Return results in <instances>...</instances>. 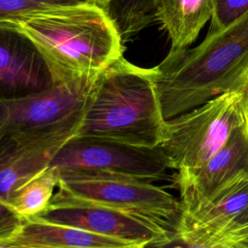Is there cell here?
<instances>
[{
    "instance_id": "6da1fadb",
    "label": "cell",
    "mask_w": 248,
    "mask_h": 248,
    "mask_svg": "<svg viewBox=\"0 0 248 248\" xmlns=\"http://www.w3.org/2000/svg\"><path fill=\"white\" fill-rule=\"evenodd\" d=\"M36 46L53 83L98 74L123 57L124 41L108 10L80 1L34 11L9 23Z\"/></svg>"
},
{
    "instance_id": "7a4b0ae2",
    "label": "cell",
    "mask_w": 248,
    "mask_h": 248,
    "mask_svg": "<svg viewBox=\"0 0 248 248\" xmlns=\"http://www.w3.org/2000/svg\"><path fill=\"white\" fill-rule=\"evenodd\" d=\"M153 83L165 120L227 92L248 90V12L197 46L170 50L153 67Z\"/></svg>"
},
{
    "instance_id": "3957f363",
    "label": "cell",
    "mask_w": 248,
    "mask_h": 248,
    "mask_svg": "<svg viewBox=\"0 0 248 248\" xmlns=\"http://www.w3.org/2000/svg\"><path fill=\"white\" fill-rule=\"evenodd\" d=\"M152 75L153 68L139 67L124 57L105 68L97 78L76 136L158 146L166 120Z\"/></svg>"
},
{
    "instance_id": "277c9868",
    "label": "cell",
    "mask_w": 248,
    "mask_h": 248,
    "mask_svg": "<svg viewBox=\"0 0 248 248\" xmlns=\"http://www.w3.org/2000/svg\"><path fill=\"white\" fill-rule=\"evenodd\" d=\"M248 90L221 94L165 121L160 146L172 170L202 167L245 122Z\"/></svg>"
},
{
    "instance_id": "5b68a950",
    "label": "cell",
    "mask_w": 248,
    "mask_h": 248,
    "mask_svg": "<svg viewBox=\"0 0 248 248\" xmlns=\"http://www.w3.org/2000/svg\"><path fill=\"white\" fill-rule=\"evenodd\" d=\"M58 170V189L140 216L174 234L182 214L181 202L152 182L99 170Z\"/></svg>"
},
{
    "instance_id": "8992f818",
    "label": "cell",
    "mask_w": 248,
    "mask_h": 248,
    "mask_svg": "<svg viewBox=\"0 0 248 248\" xmlns=\"http://www.w3.org/2000/svg\"><path fill=\"white\" fill-rule=\"evenodd\" d=\"M29 218L142 242L147 245V248L166 245L173 240L174 235L149 220L76 197L61 189L54 193L46 209Z\"/></svg>"
},
{
    "instance_id": "52a82bcc",
    "label": "cell",
    "mask_w": 248,
    "mask_h": 248,
    "mask_svg": "<svg viewBox=\"0 0 248 248\" xmlns=\"http://www.w3.org/2000/svg\"><path fill=\"white\" fill-rule=\"evenodd\" d=\"M99 74L53 83L21 98L0 99V138L45 130L82 117Z\"/></svg>"
},
{
    "instance_id": "ba28073f",
    "label": "cell",
    "mask_w": 248,
    "mask_h": 248,
    "mask_svg": "<svg viewBox=\"0 0 248 248\" xmlns=\"http://www.w3.org/2000/svg\"><path fill=\"white\" fill-rule=\"evenodd\" d=\"M248 237V175L239 176L197 202L182 204L173 240L208 246Z\"/></svg>"
},
{
    "instance_id": "9c48e42d",
    "label": "cell",
    "mask_w": 248,
    "mask_h": 248,
    "mask_svg": "<svg viewBox=\"0 0 248 248\" xmlns=\"http://www.w3.org/2000/svg\"><path fill=\"white\" fill-rule=\"evenodd\" d=\"M50 167L107 171L150 182L166 178L168 170L171 169L160 145L145 147L81 136H75L68 140Z\"/></svg>"
},
{
    "instance_id": "30bf717a",
    "label": "cell",
    "mask_w": 248,
    "mask_h": 248,
    "mask_svg": "<svg viewBox=\"0 0 248 248\" xmlns=\"http://www.w3.org/2000/svg\"><path fill=\"white\" fill-rule=\"evenodd\" d=\"M82 118L0 138V195L7 202L18 188L50 167L61 148L77 135Z\"/></svg>"
},
{
    "instance_id": "8fae6325",
    "label": "cell",
    "mask_w": 248,
    "mask_h": 248,
    "mask_svg": "<svg viewBox=\"0 0 248 248\" xmlns=\"http://www.w3.org/2000/svg\"><path fill=\"white\" fill-rule=\"evenodd\" d=\"M176 183L181 204L207 198L219 188L248 175V121L237 126L226 143L202 167L179 170Z\"/></svg>"
},
{
    "instance_id": "7c38bea8",
    "label": "cell",
    "mask_w": 248,
    "mask_h": 248,
    "mask_svg": "<svg viewBox=\"0 0 248 248\" xmlns=\"http://www.w3.org/2000/svg\"><path fill=\"white\" fill-rule=\"evenodd\" d=\"M52 84L48 68L33 43L0 24V99L21 98Z\"/></svg>"
},
{
    "instance_id": "4fadbf2b",
    "label": "cell",
    "mask_w": 248,
    "mask_h": 248,
    "mask_svg": "<svg viewBox=\"0 0 248 248\" xmlns=\"http://www.w3.org/2000/svg\"><path fill=\"white\" fill-rule=\"evenodd\" d=\"M5 241L18 248H147L142 242L33 218H26L19 231Z\"/></svg>"
},
{
    "instance_id": "5bb4252c",
    "label": "cell",
    "mask_w": 248,
    "mask_h": 248,
    "mask_svg": "<svg viewBox=\"0 0 248 248\" xmlns=\"http://www.w3.org/2000/svg\"><path fill=\"white\" fill-rule=\"evenodd\" d=\"M212 14L213 0H154L155 22L168 34L170 50L189 47Z\"/></svg>"
},
{
    "instance_id": "9a60e30c",
    "label": "cell",
    "mask_w": 248,
    "mask_h": 248,
    "mask_svg": "<svg viewBox=\"0 0 248 248\" xmlns=\"http://www.w3.org/2000/svg\"><path fill=\"white\" fill-rule=\"evenodd\" d=\"M59 184V170L49 167L18 188L10 203L23 218L33 217L49 204Z\"/></svg>"
},
{
    "instance_id": "2e32d148",
    "label": "cell",
    "mask_w": 248,
    "mask_h": 248,
    "mask_svg": "<svg viewBox=\"0 0 248 248\" xmlns=\"http://www.w3.org/2000/svg\"><path fill=\"white\" fill-rule=\"evenodd\" d=\"M108 12L124 43L155 22L154 0H111Z\"/></svg>"
},
{
    "instance_id": "e0dca14e",
    "label": "cell",
    "mask_w": 248,
    "mask_h": 248,
    "mask_svg": "<svg viewBox=\"0 0 248 248\" xmlns=\"http://www.w3.org/2000/svg\"><path fill=\"white\" fill-rule=\"evenodd\" d=\"M88 0H0V24L9 23L34 11Z\"/></svg>"
},
{
    "instance_id": "ac0fdd59",
    "label": "cell",
    "mask_w": 248,
    "mask_h": 248,
    "mask_svg": "<svg viewBox=\"0 0 248 248\" xmlns=\"http://www.w3.org/2000/svg\"><path fill=\"white\" fill-rule=\"evenodd\" d=\"M248 12V0H213L208 32L219 30Z\"/></svg>"
},
{
    "instance_id": "d6986e66",
    "label": "cell",
    "mask_w": 248,
    "mask_h": 248,
    "mask_svg": "<svg viewBox=\"0 0 248 248\" xmlns=\"http://www.w3.org/2000/svg\"><path fill=\"white\" fill-rule=\"evenodd\" d=\"M25 221L12 204L0 195V240H7L14 236Z\"/></svg>"
},
{
    "instance_id": "ffe728a7",
    "label": "cell",
    "mask_w": 248,
    "mask_h": 248,
    "mask_svg": "<svg viewBox=\"0 0 248 248\" xmlns=\"http://www.w3.org/2000/svg\"><path fill=\"white\" fill-rule=\"evenodd\" d=\"M151 248H248V238L239 239V240H229L222 241L208 246H197V245H187L177 240H172L171 242L159 246V247H151Z\"/></svg>"
},
{
    "instance_id": "44dd1931",
    "label": "cell",
    "mask_w": 248,
    "mask_h": 248,
    "mask_svg": "<svg viewBox=\"0 0 248 248\" xmlns=\"http://www.w3.org/2000/svg\"><path fill=\"white\" fill-rule=\"evenodd\" d=\"M88 1L95 2V3H97L98 5H100L101 7H103V8H105V9L108 10V6H109L111 0H88Z\"/></svg>"
},
{
    "instance_id": "7402d4cb",
    "label": "cell",
    "mask_w": 248,
    "mask_h": 248,
    "mask_svg": "<svg viewBox=\"0 0 248 248\" xmlns=\"http://www.w3.org/2000/svg\"><path fill=\"white\" fill-rule=\"evenodd\" d=\"M0 248H18V247L13 246L5 240H0Z\"/></svg>"
},
{
    "instance_id": "603a6c76",
    "label": "cell",
    "mask_w": 248,
    "mask_h": 248,
    "mask_svg": "<svg viewBox=\"0 0 248 248\" xmlns=\"http://www.w3.org/2000/svg\"><path fill=\"white\" fill-rule=\"evenodd\" d=\"M247 121H248V108H247Z\"/></svg>"
}]
</instances>
